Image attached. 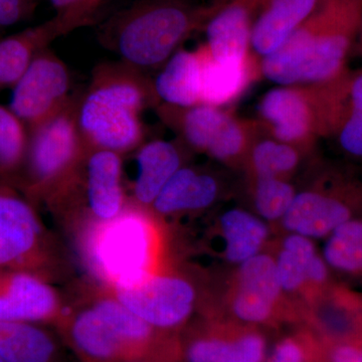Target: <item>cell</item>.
Listing matches in <instances>:
<instances>
[{
    "label": "cell",
    "instance_id": "4",
    "mask_svg": "<svg viewBox=\"0 0 362 362\" xmlns=\"http://www.w3.org/2000/svg\"><path fill=\"white\" fill-rule=\"evenodd\" d=\"M18 187L26 201L47 202L64 187L87 154L77 120V102L71 99L59 113L28 131Z\"/></svg>",
    "mask_w": 362,
    "mask_h": 362
},
{
    "label": "cell",
    "instance_id": "1",
    "mask_svg": "<svg viewBox=\"0 0 362 362\" xmlns=\"http://www.w3.org/2000/svg\"><path fill=\"white\" fill-rule=\"evenodd\" d=\"M362 16V0H319L311 16L262 59L264 77L280 86L318 85L346 70Z\"/></svg>",
    "mask_w": 362,
    "mask_h": 362
},
{
    "label": "cell",
    "instance_id": "29",
    "mask_svg": "<svg viewBox=\"0 0 362 362\" xmlns=\"http://www.w3.org/2000/svg\"><path fill=\"white\" fill-rule=\"evenodd\" d=\"M296 194L295 187L285 178L254 177V206L263 221H282Z\"/></svg>",
    "mask_w": 362,
    "mask_h": 362
},
{
    "label": "cell",
    "instance_id": "9",
    "mask_svg": "<svg viewBox=\"0 0 362 362\" xmlns=\"http://www.w3.org/2000/svg\"><path fill=\"white\" fill-rule=\"evenodd\" d=\"M110 293L145 322L168 333L187 322L199 304L194 283L185 274L164 268L137 284Z\"/></svg>",
    "mask_w": 362,
    "mask_h": 362
},
{
    "label": "cell",
    "instance_id": "5",
    "mask_svg": "<svg viewBox=\"0 0 362 362\" xmlns=\"http://www.w3.org/2000/svg\"><path fill=\"white\" fill-rule=\"evenodd\" d=\"M121 156L109 150H88L75 175L47 202L73 233L113 220L127 206Z\"/></svg>",
    "mask_w": 362,
    "mask_h": 362
},
{
    "label": "cell",
    "instance_id": "24",
    "mask_svg": "<svg viewBox=\"0 0 362 362\" xmlns=\"http://www.w3.org/2000/svg\"><path fill=\"white\" fill-rule=\"evenodd\" d=\"M265 339L250 332L226 340L216 337H199L190 340L185 349L187 362H263Z\"/></svg>",
    "mask_w": 362,
    "mask_h": 362
},
{
    "label": "cell",
    "instance_id": "17",
    "mask_svg": "<svg viewBox=\"0 0 362 362\" xmlns=\"http://www.w3.org/2000/svg\"><path fill=\"white\" fill-rule=\"evenodd\" d=\"M220 194V182L214 175L182 166L162 188L150 209L159 218L195 213L213 206Z\"/></svg>",
    "mask_w": 362,
    "mask_h": 362
},
{
    "label": "cell",
    "instance_id": "35",
    "mask_svg": "<svg viewBox=\"0 0 362 362\" xmlns=\"http://www.w3.org/2000/svg\"><path fill=\"white\" fill-rule=\"evenodd\" d=\"M81 362H98V361H81Z\"/></svg>",
    "mask_w": 362,
    "mask_h": 362
},
{
    "label": "cell",
    "instance_id": "28",
    "mask_svg": "<svg viewBox=\"0 0 362 362\" xmlns=\"http://www.w3.org/2000/svg\"><path fill=\"white\" fill-rule=\"evenodd\" d=\"M28 133L7 107L0 105V178H11L20 169L28 146Z\"/></svg>",
    "mask_w": 362,
    "mask_h": 362
},
{
    "label": "cell",
    "instance_id": "11",
    "mask_svg": "<svg viewBox=\"0 0 362 362\" xmlns=\"http://www.w3.org/2000/svg\"><path fill=\"white\" fill-rule=\"evenodd\" d=\"M69 90L70 74L65 63L45 49L13 86L9 109L28 132L69 103Z\"/></svg>",
    "mask_w": 362,
    "mask_h": 362
},
{
    "label": "cell",
    "instance_id": "13",
    "mask_svg": "<svg viewBox=\"0 0 362 362\" xmlns=\"http://www.w3.org/2000/svg\"><path fill=\"white\" fill-rule=\"evenodd\" d=\"M259 113L273 138L299 147L320 137L318 105L313 85L281 86L264 95Z\"/></svg>",
    "mask_w": 362,
    "mask_h": 362
},
{
    "label": "cell",
    "instance_id": "16",
    "mask_svg": "<svg viewBox=\"0 0 362 362\" xmlns=\"http://www.w3.org/2000/svg\"><path fill=\"white\" fill-rule=\"evenodd\" d=\"M251 49L262 59L279 49L318 6L319 0H252Z\"/></svg>",
    "mask_w": 362,
    "mask_h": 362
},
{
    "label": "cell",
    "instance_id": "2",
    "mask_svg": "<svg viewBox=\"0 0 362 362\" xmlns=\"http://www.w3.org/2000/svg\"><path fill=\"white\" fill-rule=\"evenodd\" d=\"M151 209L128 202L113 220L74 233L90 277L109 292L141 282L163 269V235Z\"/></svg>",
    "mask_w": 362,
    "mask_h": 362
},
{
    "label": "cell",
    "instance_id": "31",
    "mask_svg": "<svg viewBox=\"0 0 362 362\" xmlns=\"http://www.w3.org/2000/svg\"><path fill=\"white\" fill-rule=\"evenodd\" d=\"M304 351L299 343L285 339L279 343L268 362H304Z\"/></svg>",
    "mask_w": 362,
    "mask_h": 362
},
{
    "label": "cell",
    "instance_id": "30",
    "mask_svg": "<svg viewBox=\"0 0 362 362\" xmlns=\"http://www.w3.org/2000/svg\"><path fill=\"white\" fill-rule=\"evenodd\" d=\"M58 11L57 20L63 25L65 32L81 25L96 8L101 0H51Z\"/></svg>",
    "mask_w": 362,
    "mask_h": 362
},
{
    "label": "cell",
    "instance_id": "33",
    "mask_svg": "<svg viewBox=\"0 0 362 362\" xmlns=\"http://www.w3.org/2000/svg\"><path fill=\"white\" fill-rule=\"evenodd\" d=\"M351 56L361 57L362 58V16L361 28H359L358 35H357L356 45H354Z\"/></svg>",
    "mask_w": 362,
    "mask_h": 362
},
{
    "label": "cell",
    "instance_id": "26",
    "mask_svg": "<svg viewBox=\"0 0 362 362\" xmlns=\"http://www.w3.org/2000/svg\"><path fill=\"white\" fill-rule=\"evenodd\" d=\"M318 252L313 240L298 233L286 235L275 256L279 284L284 294L307 290V267Z\"/></svg>",
    "mask_w": 362,
    "mask_h": 362
},
{
    "label": "cell",
    "instance_id": "19",
    "mask_svg": "<svg viewBox=\"0 0 362 362\" xmlns=\"http://www.w3.org/2000/svg\"><path fill=\"white\" fill-rule=\"evenodd\" d=\"M154 95L178 109L201 104V59L197 51L180 49L165 62L154 82Z\"/></svg>",
    "mask_w": 362,
    "mask_h": 362
},
{
    "label": "cell",
    "instance_id": "15",
    "mask_svg": "<svg viewBox=\"0 0 362 362\" xmlns=\"http://www.w3.org/2000/svg\"><path fill=\"white\" fill-rule=\"evenodd\" d=\"M255 11L250 0H226L206 25V51L218 62L246 63L252 59Z\"/></svg>",
    "mask_w": 362,
    "mask_h": 362
},
{
    "label": "cell",
    "instance_id": "3",
    "mask_svg": "<svg viewBox=\"0 0 362 362\" xmlns=\"http://www.w3.org/2000/svg\"><path fill=\"white\" fill-rule=\"evenodd\" d=\"M135 70L127 65L105 66L95 71L77 103L78 128L88 148L123 156L141 146L140 115L154 92Z\"/></svg>",
    "mask_w": 362,
    "mask_h": 362
},
{
    "label": "cell",
    "instance_id": "10",
    "mask_svg": "<svg viewBox=\"0 0 362 362\" xmlns=\"http://www.w3.org/2000/svg\"><path fill=\"white\" fill-rule=\"evenodd\" d=\"M313 86L320 137L332 140L350 161L362 162V69L347 68L337 78Z\"/></svg>",
    "mask_w": 362,
    "mask_h": 362
},
{
    "label": "cell",
    "instance_id": "23",
    "mask_svg": "<svg viewBox=\"0 0 362 362\" xmlns=\"http://www.w3.org/2000/svg\"><path fill=\"white\" fill-rule=\"evenodd\" d=\"M58 344L40 324L0 320V356L6 362H54Z\"/></svg>",
    "mask_w": 362,
    "mask_h": 362
},
{
    "label": "cell",
    "instance_id": "22",
    "mask_svg": "<svg viewBox=\"0 0 362 362\" xmlns=\"http://www.w3.org/2000/svg\"><path fill=\"white\" fill-rule=\"evenodd\" d=\"M218 228L223 258L233 265L239 266L259 254L269 238L265 221L242 209H228L221 214Z\"/></svg>",
    "mask_w": 362,
    "mask_h": 362
},
{
    "label": "cell",
    "instance_id": "25",
    "mask_svg": "<svg viewBox=\"0 0 362 362\" xmlns=\"http://www.w3.org/2000/svg\"><path fill=\"white\" fill-rule=\"evenodd\" d=\"M332 273L362 282V216L338 226L321 252Z\"/></svg>",
    "mask_w": 362,
    "mask_h": 362
},
{
    "label": "cell",
    "instance_id": "18",
    "mask_svg": "<svg viewBox=\"0 0 362 362\" xmlns=\"http://www.w3.org/2000/svg\"><path fill=\"white\" fill-rule=\"evenodd\" d=\"M136 160L137 175L131 202L150 209L162 188L182 168V157L173 143L153 140L138 148Z\"/></svg>",
    "mask_w": 362,
    "mask_h": 362
},
{
    "label": "cell",
    "instance_id": "32",
    "mask_svg": "<svg viewBox=\"0 0 362 362\" xmlns=\"http://www.w3.org/2000/svg\"><path fill=\"white\" fill-rule=\"evenodd\" d=\"M23 11V0H0V28L14 25Z\"/></svg>",
    "mask_w": 362,
    "mask_h": 362
},
{
    "label": "cell",
    "instance_id": "20",
    "mask_svg": "<svg viewBox=\"0 0 362 362\" xmlns=\"http://www.w3.org/2000/svg\"><path fill=\"white\" fill-rule=\"evenodd\" d=\"M201 59V104L225 106L242 95L254 78L252 61L218 62L202 45L197 49Z\"/></svg>",
    "mask_w": 362,
    "mask_h": 362
},
{
    "label": "cell",
    "instance_id": "12",
    "mask_svg": "<svg viewBox=\"0 0 362 362\" xmlns=\"http://www.w3.org/2000/svg\"><path fill=\"white\" fill-rule=\"evenodd\" d=\"M183 110L181 133L192 148L223 163L247 161L256 139L252 126L209 105L199 104Z\"/></svg>",
    "mask_w": 362,
    "mask_h": 362
},
{
    "label": "cell",
    "instance_id": "34",
    "mask_svg": "<svg viewBox=\"0 0 362 362\" xmlns=\"http://www.w3.org/2000/svg\"><path fill=\"white\" fill-rule=\"evenodd\" d=\"M0 362H6V361H4V358H2V357H1V356H0Z\"/></svg>",
    "mask_w": 362,
    "mask_h": 362
},
{
    "label": "cell",
    "instance_id": "14",
    "mask_svg": "<svg viewBox=\"0 0 362 362\" xmlns=\"http://www.w3.org/2000/svg\"><path fill=\"white\" fill-rule=\"evenodd\" d=\"M283 294L275 259L270 254L259 252L238 267L230 308L242 322L265 323L280 306Z\"/></svg>",
    "mask_w": 362,
    "mask_h": 362
},
{
    "label": "cell",
    "instance_id": "27",
    "mask_svg": "<svg viewBox=\"0 0 362 362\" xmlns=\"http://www.w3.org/2000/svg\"><path fill=\"white\" fill-rule=\"evenodd\" d=\"M247 160L254 177H279L287 180L299 165L301 156L294 145L267 138L252 143Z\"/></svg>",
    "mask_w": 362,
    "mask_h": 362
},
{
    "label": "cell",
    "instance_id": "21",
    "mask_svg": "<svg viewBox=\"0 0 362 362\" xmlns=\"http://www.w3.org/2000/svg\"><path fill=\"white\" fill-rule=\"evenodd\" d=\"M65 33L57 18L0 40V90L13 88L33 59L52 40Z\"/></svg>",
    "mask_w": 362,
    "mask_h": 362
},
{
    "label": "cell",
    "instance_id": "8",
    "mask_svg": "<svg viewBox=\"0 0 362 362\" xmlns=\"http://www.w3.org/2000/svg\"><path fill=\"white\" fill-rule=\"evenodd\" d=\"M52 250L33 204L0 187V272L25 271L49 279Z\"/></svg>",
    "mask_w": 362,
    "mask_h": 362
},
{
    "label": "cell",
    "instance_id": "7",
    "mask_svg": "<svg viewBox=\"0 0 362 362\" xmlns=\"http://www.w3.org/2000/svg\"><path fill=\"white\" fill-rule=\"evenodd\" d=\"M204 13L173 0H156L124 16L115 37L116 51L133 69L161 65L202 21Z\"/></svg>",
    "mask_w": 362,
    "mask_h": 362
},
{
    "label": "cell",
    "instance_id": "6",
    "mask_svg": "<svg viewBox=\"0 0 362 362\" xmlns=\"http://www.w3.org/2000/svg\"><path fill=\"white\" fill-rule=\"evenodd\" d=\"M362 216V168L356 162L328 164L313 185L297 192L281 225L288 233L326 239L338 226Z\"/></svg>",
    "mask_w": 362,
    "mask_h": 362
}]
</instances>
